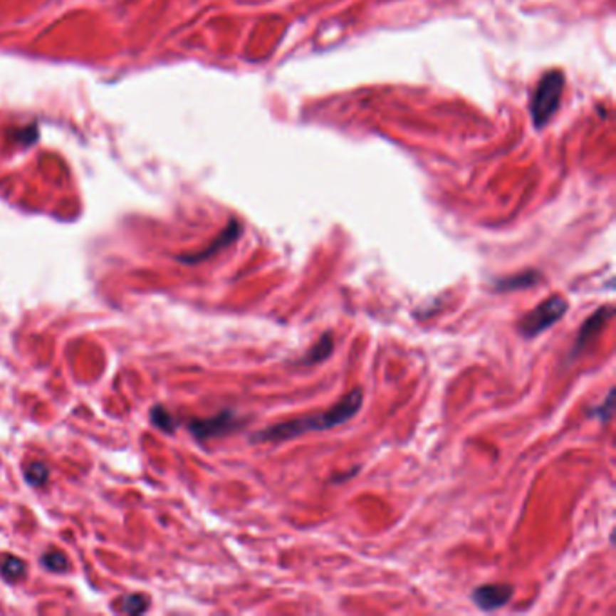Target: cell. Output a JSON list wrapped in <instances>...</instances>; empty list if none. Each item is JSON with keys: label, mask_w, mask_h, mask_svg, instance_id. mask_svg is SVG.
<instances>
[{"label": "cell", "mask_w": 616, "mask_h": 616, "mask_svg": "<svg viewBox=\"0 0 616 616\" xmlns=\"http://www.w3.org/2000/svg\"><path fill=\"white\" fill-rule=\"evenodd\" d=\"M363 403V390L360 387L353 389L348 396H343L335 407H331L325 412L313 414V416L298 417V419H291V422L278 423V425L266 427V429L259 430L257 434L251 436V441L257 443H278V441L293 439L297 436H304L308 432H315V430H329L333 427L343 425L349 419L358 414Z\"/></svg>", "instance_id": "6da1fadb"}, {"label": "cell", "mask_w": 616, "mask_h": 616, "mask_svg": "<svg viewBox=\"0 0 616 616\" xmlns=\"http://www.w3.org/2000/svg\"><path fill=\"white\" fill-rule=\"evenodd\" d=\"M565 76L562 71H548L546 75L538 80L533 94L530 98V114L535 129H542L551 121L560 107L562 94H564Z\"/></svg>", "instance_id": "7a4b0ae2"}, {"label": "cell", "mask_w": 616, "mask_h": 616, "mask_svg": "<svg viewBox=\"0 0 616 616\" xmlns=\"http://www.w3.org/2000/svg\"><path fill=\"white\" fill-rule=\"evenodd\" d=\"M565 311H568V302L562 297H551L535 309H531L528 315H524L517 324V329L524 338H535L546 329H550L555 322H558Z\"/></svg>", "instance_id": "3957f363"}, {"label": "cell", "mask_w": 616, "mask_h": 616, "mask_svg": "<svg viewBox=\"0 0 616 616\" xmlns=\"http://www.w3.org/2000/svg\"><path fill=\"white\" fill-rule=\"evenodd\" d=\"M242 425V422L237 417V414L231 410H224V412L217 414L214 417H207V419H192L188 423V430L194 434L197 439L204 441L210 437L224 436V434L237 430Z\"/></svg>", "instance_id": "277c9868"}, {"label": "cell", "mask_w": 616, "mask_h": 616, "mask_svg": "<svg viewBox=\"0 0 616 616\" xmlns=\"http://www.w3.org/2000/svg\"><path fill=\"white\" fill-rule=\"evenodd\" d=\"M513 597V588L510 584H486L477 588L472 593L474 604L483 611H494L503 607Z\"/></svg>", "instance_id": "5b68a950"}, {"label": "cell", "mask_w": 616, "mask_h": 616, "mask_svg": "<svg viewBox=\"0 0 616 616\" xmlns=\"http://www.w3.org/2000/svg\"><path fill=\"white\" fill-rule=\"evenodd\" d=\"M611 316H612V308H602L598 309L593 316H589V318L584 322V325L580 328V331H578L577 342H575V348L573 351H571V356L578 355L582 349H585V345H588V343L602 331V328H604L605 322H607Z\"/></svg>", "instance_id": "8992f818"}, {"label": "cell", "mask_w": 616, "mask_h": 616, "mask_svg": "<svg viewBox=\"0 0 616 616\" xmlns=\"http://www.w3.org/2000/svg\"><path fill=\"white\" fill-rule=\"evenodd\" d=\"M239 234H241V226H239L237 221H231V223L228 224L226 230H224L223 234H221L217 239H215V242L210 246V248H208V250L201 251V254L194 255V257H181L179 261L188 262V264H195V262L204 261V259L212 257V255H214V254H217V251H221V250H223V248H226L228 244H231V242H234L235 239L239 237Z\"/></svg>", "instance_id": "52a82bcc"}, {"label": "cell", "mask_w": 616, "mask_h": 616, "mask_svg": "<svg viewBox=\"0 0 616 616\" xmlns=\"http://www.w3.org/2000/svg\"><path fill=\"white\" fill-rule=\"evenodd\" d=\"M333 349H335V338H333V333H324L322 338L309 349L304 355V358L301 360V365H316V363L324 362L331 356Z\"/></svg>", "instance_id": "ba28073f"}, {"label": "cell", "mask_w": 616, "mask_h": 616, "mask_svg": "<svg viewBox=\"0 0 616 616\" xmlns=\"http://www.w3.org/2000/svg\"><path fill=\"white\" fill-rule=\"evenodd\" d=\"M538 281H541V273H537V271H526V273L499 278V281H496V289L497 291H513V289L531 288V286L537 284Z\"/></svg>", "instance_id": "9c48e42d"}, {"label": "cell", "mask_w": 616, "mask_h": 616, "mask_svg": "<svg viewBox=\"0 0 616 616\" xmlns=\"http://www.w3.org/2000/svg\"><path fill=\"white\" fill-rule=\"evenodd\" d=\"M0 575L9 582L26 577V562L16 557H4L0 560Z\"/></svg>", "instance_id": "30bf717a"}, {"label": "cell", "mask_w": 616, "mask_h": 616, "mask_svg": "<svg viewBox=\"0 0 616 616\" xmlns=\"http://www.w3.org/2000/svg\"><path fill=\"white\" fill-rule=\"evenodd\" d=\"M116 607L123 612H129V615H141V612L147 611L149 607V598L145 595H127V597L116 600Z\"/></svg>", "instance_id": "8fae6325"}, {"label": "cell", "mask_w": 616, "mask_h": 616, "mask_svg": "<svg viewBox=\"0 0 616 616\" xmlns=\"http://www.w3.org/2000/svg\"><path fill=\"white\" fill-rule=\"evenodd\" d=\"M42 565L49 571H53V573H63V571L69 570V560H67V557L62 551L53 550L43 555Z\"/></svg>", "instance_id": "7c38bea8"}, {"label": "cell", "mask_w": 616, "mask_h": 616, "mask_svg": "<svg viewBox=\"0 0 616 616\" xmlns=\"http://www.w3.org/2000/svg\"><path fill=\"white\" fill-rule=\"evenodd\" d=\"M49 479V468L42 463V461H33L26 470V481L31 486H42Z\"/></svg>", "instance_id": "4fadbf2b"}, {"label": "cell", "mask_w": 616, "mask_h": 616, "mask_svg": "<svg viewBox=\"0 0 616 616\" xmlns=\"http://www.w3.org/2000/svg\"><path fill=\"white\" fill-rule=\"evenodd\" d=\"M612 410H615V390L609 389L607 398H605L598 407H595V409L589 410V416L597 417L598 422L605 423V422H609V419H611Z\"/></svg>", "instance_id": "5bb4252c"}, {"label": "cell", "mask_w": 616, "mask_h": 616, "mask_svg": "<svg viewBox=\"0 0 616 616\" xmlns=\"http://www.w3.org/2000/svg\"><path fill=\"white\" fill-rule=\"evenodd\" d=\"M150 417H152L154 425H156L157 429L165 430V432H172V430H174V427H176L174 417H172L170 414H168L167 410L163 409V407H156V409H152V412H150Z\"/></svg>", "instance_id": "9a60e30c"}]
</instances>
